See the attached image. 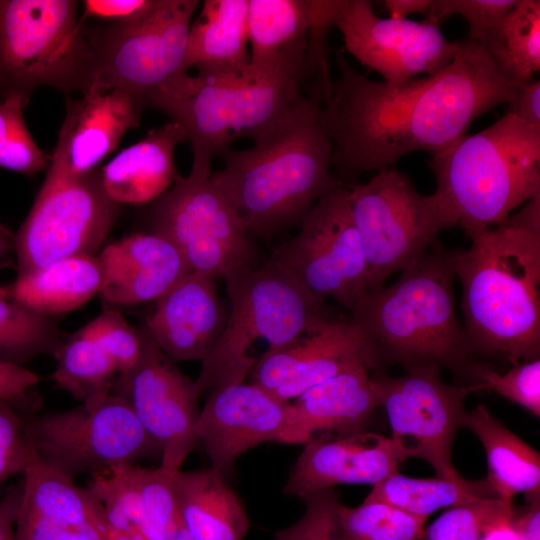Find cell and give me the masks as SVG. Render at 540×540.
Instances as JSON below:
<instances>
[{"mask_svg": "<svg viewBox=\"0 0 540 540\" xmlns=\"http://www.w3.org/2000/svg\"><path fill=\"white\" fill-rule=\"evenodd\" d=\"M51 380L79 403H88L111 392L117 375L100 346L81 329L64 338L56 354Z\"/></svg>", "mask_w": 540, "mask_h": 540, "instance_id": "cell-33", "label": "cell"}, {"mask_svg": "<svg viewBox=\"0 0 540 540\" xmlns=\"http://www.w3.org/2000/svg\"><path fill=\"white\" fill-rule=\"evenodd\" d=\"M143 109L140 98L118 88L91 87L79 99L67 100L51 162L73 176L96 171L123 135L140 125Z\"/></svg>", "mask_w": 540, "mask_h": 540, "instance_id": "cell-22", "label": "cell"}, {"mask_svg": "<svg viewBox=\"0 0 540 540\" xmlns=\"http://www.w3.org/2000/svg\"><path fill=\"white\" fill-rule=\"evenodd\" d=\"M28 432L39 461L73 480L160 453L129 404L112 392L67 410L31 413Z\"/></svg>", "mask_w": 540, "mask_h": 540, "instance_id": "cell-11", "label": "cell"}, {"mask_svg": "<svg viewBox=\"0 0 540 540\" xmlns=\"http://www.w3.org/2000/svg\"><path fill=\"white\" fill-rule=\"evenodd\" d=\"M482 498H498L487 478L450 481L444 478H414L397 472L373 485L367 500L392 505L407 513L428 518L445 507Z\"/></svg>", "mask_w": 540, "mask_h": 540, "instance_id": "cell-31", "label": "cell"}, {"mask_svg": "<svg viewBox=\"0 0 540 540\" xmlns=\"http://www.w3.org/2000/svg\"><path fill=\"white\" fill-rule=\"evenodd\" d=\"M349 188V202L367 265V290L418 261L438 234L458 226L436 195H423L392 167Z\"/></svg>", "mask_w": 540, "mask_h": 540, "instance_id": "cell-9", "label": "cell"}, {"mask_svg": "<svg viewBox=\"0 0 540 540\" xmlns=\"http://www.w3.org/2000/svg\"><path fill=\"white\" fill-rule=\"evenodd\" d=\"M227 317L215 278L191 271L155 301L141 327L170 360L202 362Z\"/></svg>", "mask_w": 540, "mask_h": 540, "instance_id": "cell-20", "label": "cell"}, {"mask_svg": "<svg viewBox=\"0 0 540 540\" xmlns=\"http://www.w3.org/2000/svg\"><path fill=\"white\" fill-rule=\"evenodd\" d=\"M23 474L20 514L113 534L102 503L88 486L76 485L75 480L39 460Z\"/></svg>", "mask_w": 540, "mask_h": 540, "instance_id": "cell-30", "label": "cell"}, {"mask_svg": "<svg viewBox=\"0 0 540 540\" xmlns=\"http://www.w3.org/2000/svg\"><path fill=\"white\" fill-rule=\"evenodd\" d=\"M106 353L117 374L127 373L140 361L146 341L142 327L132 326L115 309H106L81 328Z\"/></svg>", "mask_w": 540, "mask_h": 540, "instance_id": "cell-38", "label": "cell"}, {"mask_svg": "<svg viewBox=\"0 0 540 540\" xmlns=\"http://www.w3.org/2000/svg\"><path fill=\"white\" fill-rule=\"evenodd\" d=\"M464 426L477 436L485 450L486 478L498 498L512 502L519 493H524L528 500L540 497L537 450L509 430L483 404L466 414Z\"/></svg>", "mask_w": 540, "mask_h": 540, "instance_id": "cell-29", "label": "cell"}, {"mask_svg": "<svg viewBox=\"0 0 540 540\" xmlns=\"http://www.w3.org/2000/svg\"><path fill=\"white\" fill-rule=\"evenodd\" d=\"M476 383L467 386L469 392L493 390L502 397L520 405L533 415L540 416V360L520 362L505 373L488 367L476 366Z\"/></svg>", "mask_w": 540, "mask_h": 540, "instance_id": "cell-39", "label": "cell"}, {"mask_svg": "<svg viewBox=\"0 0 540 540\" xmlns=\"http://www.w3.org/2000/svg\"><path fill=\"white\" fill-rule=\"evenodd\" d=\"M145 334L139 363L129 372L115 376L111 392L129 404L144 431L159 448V467L176 473L198 441L195 434L198 398L194 381L175 367Z\"/></svg>", "mask_w": 540, "mask_h": 540, "instance_id": "cell-18", "label": "cell"}, {"mask_svg": "<svg viewBox=\"0 0 540 540\" xmlns=\"http://www.w3.org/2000/svg\"><path fill=\"white\" fill-rule=\"evenodd\" d=\"M184 141L182 129L173 121L150 130L99 170L105 193L119 205L156 200L179 176L175 151Z\"/></svg>", "mask_w": 540, "mask_h": 540, "instance_id": "cell-24", "label": "cell"}, {"mask_svg": "<svg viewBox=\"0 0 540 540\" xmlns=\"http://www.w3.org/2000/svg\"><path fill=\"white\" fill-rule=\"evenodd\" d=\"M336 63L338 76L319 118L332 143V168L341 177L391 167L411 152L447 149L476 118L509 103L520 87L483 46L467 39L458 41L442 70L399 84L367 78L342 54Z\"/></svg>", "mask_w": 540, "mask_h": 540, "instance_id": "cell-1", "label": "cell"}, {"mask_svg": "<svg viewBox=\"0 0 540 540\" xmlns=\"http://www.w3.org/2000/svg\"><path fill=\"white\" fill-rule=\"evenodd\" d=\"M211 162L193 160L190 174L154 200L150 232L170 241L191 271L215 279L253 266L250 235L235 209L211 179Z\"/></svg>", "mask_w": 540, "mask_h": 540, "instance_id": "cell-13", "label": "cell"}, {"mask_svg": "<svg viewBox=\"0 0 540 540\" xmlns=\"http://www.w3.org/2000/svg\"><path fill=\"white\" fill-rule=\"evenodd\" d=\"M324 84L253 138V146L227 150L212 173L252 237L269 238L300 223L324 196L343 183L332 173V143L320 123Z\"/></svg>", "mask_w": 540, "mask_h": 540, "instance_id": "cell-3", "label": "cell"}, {"mask_svg": "<svg viewBox=\"0 0 540 540\" xmlns=\"http://www.w3.org/2000/svg\"><path fill=\"white\" fill-rule=\"evenodd\" d=\"M513 502L482 498L450 507L427 528L424 540H481L498 523L514 516Z\"/></svg>", "mask_w": 540, "mask_h": 540, "instance_id": "cell-37", "label": "cell"}, {"mask_svg": "<svg viewBox=\"0 0 540 540\" xmlns=\"http://www.w3.org/2000/svg\"><path fill=\"white\" fill-rule=\"evenodd\" d=\"M158 3L159 0H85L79 20L82 25L88 18L127 23L147 15Z\"/></svg>", "mask_w": 540, "mask_h": 540, "instance_id": "cell-45", "label": "cell"}, {"mask_svg": "<svg viewBox=\"0 0 540 540\" xmlns=\"http://www.w3.org/2000/svg\"><path fill=\"white\" fill-rule=\"evenodd\" d=\"M434 194L468 236L540 194V127L506 113L429 161Z\"/></svg>", "mask_w": 540, "mask_h": 540, "instance_id": "cell-5", "label": "cell"}, {"mask_svg": "<svg viewBox=\"0 0 540 540\" xmlns=\"http://www.w3.org/2000/svg\"><path fill=\"white\" fill-rule=\"evenodd\" d=\"M382 4L389 13V17L407 19L412 14H427L432 0H384Z\"/></svg>", "mask_w": 540, "mask_h": 540, "instance_id": "cell-49", "label": "cell"}, {"mask_svg": "<svg viewBox=\"0 0 540 540\" xmlns=\"http://www.w3.org/2000/svg\"><path fill=\"white\" fill-rule=\"evenodd\" d=\"M31 413L13 402L0 400V486L39 460L28 432Z\"/></svg>", "mask_w": 540, "mask_h": 540, "instance_id": "cell-40", "label": "cell"}, {"mask_svg": "<svg viewBox=\"0 0 540 540\" xmlns=\"http://www.w3.org/2000/svg\"><path fill=\"white\" fill-rule=\"evenodd\" d=\"M64 341L55 317L11 299L0 285V360L23 365L35 357H54Z\"/></svg>", "mask_w": 540, "mask_h": 540, "instance_id": "cell-34", "label": "cell"}, {"mask_svg": "<svg viewBox=\"0 0 540 540\" xmlns=\"http://www.w3.org/2000/svg\"><path fill=\"white\" fill-rule=\"evenodd\" d=\"M15 540H114V536L96 527L57 524L19 513Z\"/></svg>", "mask_w": 540, "mask_h": 540, "instance_id": "cell-43", "label": "cell"}, {"mask_svg": "<svg viewBox=\"0 0 540 540\" xmlns=\"http://www.w3.org/2000/svg\"><path fill=\"white\" fill-rule=\"evenodd\" d=\"M207 393L195 434L211 468L224 476L240 456L262 443L304 445L311 440L293 403L256 384L225 385Z\"/></svg>", "mask_w": 540, "mask_h": 540, "instance_id": "cell-16", "label": "cell"}, {"mask_svg": "<svg viewBox=\"0 0 540 540\" xmlns=\"http://www.w3.org/2000/svg\"><path fill=\"white\" fill-rule=\"evenodd\" d=\"M230 309L221 336L201 362L194 381L199 399L212 389L245 382L261 358L333 316L326 300L314 295L276 261L238 266L225 274Z\"/></svg>", "mask_w": 540, "mask_h": 540, "instance_id": "cell-6", "label": "cell"}, {"mask_svg": "<svg viewBox=\"0 0 540 540\" xmlns=\"http://www.w3.org/2000/svg\"><path fill=\"white\" fill-rule=\"evenodd\" d=\"M28 98L9 93L0 100V168L26 176L48 167V158L31 136L23 116Z\"/></svg>", "mask_w": 540, "mask_h": 540, "instance_id": "cell-36", "label": "cell"}, {"mask_svg": "<svg viewBox=\"0 0 540 540\" xmlns=\"http://www.w3.org/2000/svg\"><path fill=\"white\" fill-rule=\"evenodd\" d=\"M459 249L439 239L389 286L366 290L348 311L373 352L406 367L467 368L471 350L454 295Z\"/></svg>", "mask_w": 540, "mask_h": 540, "instance_id": "cell-4", "label": "cell"}, {"mask_svg": "<svg viewBox=\"0 0 540 540\" xmlns=\"http://www.w3.org/2000/svg\"><path fill=\"white\" fill-rule=\"evenodd\" d=\"M439 368L407 369L400 377L379 376L381 403L392 431L391 439L404 459L428 462L436 476L450 481L464 478L453 466L452 446L464 426L467 386L446 383Z\"/></svg>", "mask_w": 540, "mask_h": 540, "instance_id": "cell-15", "label": "cell"}, {"mask_svg": "<svg viewBox=\"0 0 540 540\" xmlns=\"http://www.w3.org/2000/svg\"><path fill=\"white\" fill-rule=\"evenodd\" d=\"M15 255L14 233L0 223V270L9 265Z\"/></svg>", "mask_w": 540, "mask_h": 540, "instance_id": "cell-51", "label": "cell"}, {"mask_svg": "<svg viewBox=\"0 0 540 540\" xmlns=\"http://www.w3.org/2000/svg\"><path fill=\"white\" fill-rule=\"evenodd\" d=\"M99 254L74 255L17 275L7 285L11 299L43 315L56 317L78 309L104 286Z\"/></svg>", "mask_w": 540, "mask_h": 540, "instance_id": "cell-28", "label": "cell"}, {"mask_svg": "<svg viewBox=\"0 0 540 540\" xmlns=\"http://www.w3.org/2000/svg\"><path fill=\"white\" fill-rule=\"evenodd\" d=\"M334 26L346 51L391 84L437 73L458 49V41L447 40L439 25L379 17L367 0H337Z\"/></svg>", "mask_w": 540, "mask_h": 540, "instance_id": "cell-17", "label": "cell"}, {"mask_svg": "<svg viewBox=\"0 0 540 540\" xmlns=\"http://www.w3.org/2000/svg\"><path fill=\"white\" fill-rule=\"evenodd\" d=\"M305 512L293 525L275 533L274 540H341L337 509L340 496L334 488L301 498Z\"/></svg>", "mask_w": 540, "mask_h": 540, "instance_id": "cell-42", "label": "cell"}, {"mask_svg": "<svg viewBox=\"0 0 540 540\" xmlns=\"http://www.w3.org/2000/svg\"><path fill=\"white\" fill-rule=\"evenodd\" d=\"M40 377L23 365L0 360V400L13 402L29 412H35L34 390Z\"/></svg>", "mask_w": 540, "mask_h": 540, "instance_id": "cell-44", "label": "cell"}, {"mask_svg": "<svg viewBox=\"0 0 540 540\" xmlns=\"http://www.w3.org/2000/svg\"><path fill=\"white\" fill-rule=\"evenodd\" d=\"M99 256L105 274L100 295L114 305L156 301L191 272L177 248L152 232L126 236Z\"/></svg>", "mask_w": 540, "mask_h": 540, "instance_id": "cell-23", "label": "cell"}, {"mask_svg": "<svg viewBox=\"0 0 540 540\" xmlns=\"http://www.w3.org/2000/svg\"><path fill=\"white\" fill-rule=\"evenodd\" d=\"M508 113L524 122L540 127V81L521 84L515 97L508 103Z\"/></svg>", "mask_w": 540, "mask_h": 540, "instance_id": "cell-46", "label": "cell"}, {"mask_svg": "<svg viewBox=\"0 0 540 540\" xmlns=\"http://www.w3.org/2000/svg\"><path fill=\"white\" fill-rule=\"evenodd\" d=\"M404 460L391 438L374 432L315 437L304 444L283 491L301 499L339 484L374 485L399 472Z\"/></svg>", "mask_w": 540, "mask_h": 540, "instance_id": "cell-21", "label": "cell"}, {"mask_svg": "<svg viewBox=\"0 0 540 540\" xmlns=\"http://www.w3.org/2000/svg\"><path fill=\"white\" fill-rule=\"evenodd\" d=\"M180 516L193 540H243L250 521L243 502L216 470L174 473Z\"/></svg>", "mask_w": 540, "mask_h": 540, "instance_id": "cell-27", "label": "cell"}, {"mask_svg": "<svg viewBox=\"0 0 540 540\" xmlns=\"http://www.w3.org/2000/svg\"><path fill=\"white\" fill-rule=\"evenodd\" d=\"M513 517L492 527L484 534L481 540H521L518 531L514 527Z\"/></svg>", "mask_w": 540, "mask_h": 540, "instance_id": "cell-50", "label": "cell"}, {"mask_svg": "<svg viewBox=\"0 0 540 540\" xmlns=\"http://www.w3.org/2000/svg\"><path fill=\"white\" fill-rule=\"evenodd\" d=\"M459 249L463 328L471 353L513 365L540 353V194Z\"/></svg>", "mask_w": 540, "mask_h": 540, "instance_id": "cell-2", "label": "cell"}, {"mask_svg": "<svg viewBox=\"0 0 540 540\" xmlns=\"http://www.w3.org/2000/svg\"><path fill=\"white\" fill-rule=\"evenodd\" d=\"M271 259L314 295L349 311L367 290V265L344 184L303 217L299 232Z\"/></svg>", "mask_w": 540, "mask_h": 540, "instance_id": "cell-14", "label": "cell"}, {"mask_svg": "<svg viewBox=\"0 0 540 540\" xmlns=\"http://www.w3.org/2000/svg\"><path fill=\"white\" fill-rule=\"evenodd\" d=\"M248 0H206L190 25L185 69L199 76L242 71L250 65Z\"/></svg>", "mask_w": 540, "mask_h": 540, "instance_id": "cell-26", "label": "cell"}, {"mask_svg": "<svg viewBox=\"0 0 540 540\" xmlns=\"http://www.w3.org/2000/svg\"><path fill=\"white\" fill-rule=\"evenodd\" d=\"M74 0H0V94L90 87L91 50Z\"/></svg>", "mask_w": 540, "mask_h": 540, "instance_id": "cell-8", "label": "cell"}, {"mask_svg": "<svg viewBox=\"0 0 540 540\" xmlns=\"http://www.w3.org/2000/svg\"><path fill=\"white\" fill-rule=\"evenodd\" d=\"M366 365L341 372L291 401L311 437H342L358 431L381 403L379 377Z\"/></svg>", "mask_w": 540, "mask_h": 540, "instance_id": "cell-25", "label": "cell"}, {"mask_svg": "<svg viewBox=\"0 0 540 540\" xmlns=\"http://www.w3.org/2000/svg\"><path fill=\"white\" fill-rule=\"evenodd\" d=\"M484 48L507 78L532 81L540 70V1L517 0Z\"/></svg>", "mask_w": 540, "mask_h": 540, "instance_id": "cell-32", "label": "cell"}, {"mask_svg": "<svg viewBox=\"0 0 540 540\" xmlns=\"http://www.w3.org/2000/svg\"><path fill=\"white\" fill-rule=\"evenodd\" d=\"M196 0H159L147 15L85 32L90 87L118 88L144 99L187 74L185 55ZM145 108V107H144Z\"/></svg>", "mask_w": 540, "mask_h": 540, "instance_id": "cell-10", "label": "cell"}, {"mask_svg": "<svg viewBox=\"0 0 540 540\" xmlns=\"http://www.w3.org/2000/svg\"><path fill=\"white\" fill-rule=\"evenodd\" d=\"M530 506L521 514L515 511L513 524L521 540H540L539 498L529 500Z\"/></svg>", "mask_w": 540, "mask_h": 540, "instance_id": "cell-48", "label": "cell"}, {"mask_svg": "<svg viewBox=\"0 0 540 540\" xmlns=\"http://www.w3.org/2000/svg\"><path fill=\"white\" fill-rule=\"evenodd\" d=\"M23 495V481L11 486L0 501V540H15V525Z\"/></svg>", "mask_w": 540, "mask_h": 540, "instance_id": "cell-47", "label": "cell"}, {"mask_svg": "<svg viewBox=\"0 0 540 540\" xmlns=\"http://www.w3.org/2000/svg\"><path fill=\"white\" fill-rule=\"evenodd\" d=\"M304 80L250 65L213 76L188 73L144 99L182 129L193 160L222 156L240 138L253 139L290 112L304 97Z\"/></svg>", "mask_w": 540, "mask_h": 540, "instance_id": "cell-7", "label": "cell"}, {"mask_svg": "<svg viewBox=\"0 0 540 540\" xmlns=\"http://www.w3.org/2000/svg\"><path fill=\"white\" fill-rule=\"evenodd\" d=\"M517 0H432L425 20L440 26L453 15L462 16L469 25L467 40L485 46Z\"/></svg>", "mask_w": 540, "mask_h": 540, "instance_id": "cell-41", "label": "cell"}, {"mask_svg": "<svg viewBox=\"0 0 540 540\" xmlns=\"http://www.w3.org/2000/svg\"><path fill=\"white\" fill-rule=\"evenodd\" d=\"M427 519L367 499L357 507L340 503L337 509L341 540H421Z\"/></svg>", "mask_w": 540, "mask_h": 540, "instance_id": "cell-35", "label": "cell"}, {"mask_svg": "<svg viewBox=\"0 0 540 540\" xmlns=\"http://www.w3.org/2000/svg\"><path fill=\"white\" fill-rule=\"evenodd\" d=\"M361 365L376 366L371 347L348 316L333 315L264 354L248 379L276 398L291 402L310 387Z\"/></svg>", "mask_w": 540, "mask_h": 540, "instance_id": "cell-19", "label": "cell"}, {"mask_svg": "<svg viewBox=\"0 0 540 540\" xmlns=\"http://www.w3.org/2000/svg\"><path fill=\"white\" fill-rule=\"evenodd\" d=\"M121 205L105 193L99 171L73 176L50 162L33 205L14 233L17 275L74 255H97Z\"/></svg>", "mask_w": 540, "mask_h": 540, "instance_id": "cell-12", "label": "cell"}]
</instances>
